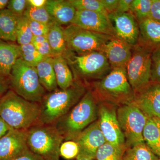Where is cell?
Listing matches in <instances>:
<instances>
[{"label": "cell", "mask_w": 160, "mask_h": 160, "mask_svg": "<svg viewBox=\"0 0 160 160\" xmlns=\"http://www.w3.org/2000/svg\"><path fill=\"white\" fill-rule=\"evenodd\" d=\"M41 105L21 97L9 90L0 98V117L10 127L28 130L39 124Z\"/></svg>", "instance_id": "obj_1"}, {"label": "cell", "mask_w": 160, "mask_h": 160, "mask_svg": "<svg viewBox=\"0 0 160 160\" xmlns=\"http://www.w3.org/2000/svg\"><path fill=\"white\" fill-rule=\"evenodd\" d=\"M90 90L98 103H109L118 107L130 104L134 94L125 67L112 69L100 81L94 82Z\"/></svg>", "instance_id": "obj_2"}, {"label": "cell", "mask_w": 160, "mask_h": 160, "mask_svg": "<svg viewBox=\"0 0 160 160\" xmlns=\"http://www.w3.org/2000/svg\"><path fill=\"white\" fill-rule=\"evenodd\" d=\"M86 92V86L74 82L66 89H56L46 95L41 102L39 124L51 125L67 114Z\"/></svg>", "instance_id": "obj_3"}, {"label": "cell", "mask_w": 160, "mask_h": 160, "mask_svg": "<svg viewBox=\"0 0 160 160\" xmlns=\"http://www.w3.org/2000/svg\"><path fill=\"white\" fill-rule=\"evenodd\" d=\"M98 102L90 89L67 113L54 125L65 141L73 140L98 117Z\"/></svg>", "instance_id": "obj_4"}, {"label": "cell", "mask_w": 160, "mask_h": 160, "mask_svg": "<svg viewBox=\"0 0 160 160\" xmlns=\"http://www.w3.org/2000/svg\"><path fill=\"white\" fill-rule=\"evenodd\" d=\"M9 83L18 95L29 102L41 103L46 90L40 83L36 68L19 58L9 76Z\"/></svg>", "instance_id": "obj_5"}, {"label": "cell", "mask_w": 160, "mask_h": 160, "mask_svg": "<svg viewBox=\"0 0 160 160\" xmlns=\"http://www.w3.org/2000/svg\"><path fill=\"white\" fill-rule=\"evenodd\" d=\"M64 140L54 124H38L27 130L28 148L45 160H60V146Z\"/></svg>", "instance_id": "obj_6"}, {"label": "cell", "mask_w": 160, "mask_h": 160, "mask_svg": "<svg viewBox=\"0 0 160 160\" xmlns=\"http://www.w3.org/2000/svg\"><path fill=\"white\" fill-rule=\"evenodd\" d=\"M68 50L82 55L96 52H102L107 42L114 37L82 29L70 24L64 28Z\"/></svg>", "instance_id": "obj_7"}, {"label": "cell", "mask_w": 160, "mask_h": 160, "mask_svg": "<svg viewBox=\"0 0 160 160\" xmlns=\"http://www.w3.org/2000/svg\"><path fill=\"white\" fill-rule=\"evenodd\" d=\"M117 114L127 147L145 143L143 132L148 118L131 104L118 107Z\"/></svg>", "instance_id": "obj_8"}, {"label": "cell", "mask_w": 160, "mask_h": 160, "mask_svg": "<svg viewBox=\"0 0 160 160\" xmlns=\"http://www.w3.org/2000/svg\"><path fill=\"white\" fill-rule=\"evenodd\" d=\"M131 58L126 66L129 84L134 92L151 81L152 49L137 45L132 47Z\"/></svg>", "instance_id": "obj_9"}, {"label": "cell", "mask_w": 160, "mask_h": 160, "mask_svg": "<svg viewBox=\"0 0 160 160\" xmlns=\"http://www.w3.org/2000/svg\"><path fill=\"white\" fill-rule=\"evenodd\" d=\"M65 58L82 77L101 79L111 70L108 59L102 52L76 55L70 51Z\"/></svg>", "instance_id": "obj_10"}, {"label": "cell", "mask_w": 160, "mask_h": 160, "mask_svg": "<svg viewBox=\"0 0 160 160\" xmlns=\"http://www.w3.org/2000/svg\"><path fill=\"white\" fill-rule=\"evenodd\" d=\"M117 109L112 104L100 103L98 106L100 128L107 142L116 146H126L118 120Z\"/></svg>", "instance_id": "obj_11"}, {"label": "cell", "mask_w": 160, "mask_h": 160, "mask_svg": "<svg viewBox=\"0 0 160 160\" xmlns=\"http://www.w3.org/2000/svg\"><path fill=\"white\" fill-rule=\"evenodd\" d=\"M137 107L149 118H160V83L150 82L134 92L130 104Z\"/></svg>", "instance_id": "obj_12"}, {"label": "cell", "mask_w": 160, "mask_h": 160, "mask_svg": "<svg viewBox=\"0 0 160 160\" xmlns=\"http://www.w3.org/2000/svg\"><path fill=\"white\" fill-rule=\"evenodd\" d=\"M78 143L79 152L76 159H96L98 149L106 142L100 129L98 120L95 121L73 140Z\"/></svg>", "instance_id": "obj_13"}, {"label": "cell", "mask_w": 160, "mask_h": 160, "mask_svg": "<svg viewBox=\"0 0 160 160\" xmlns=\"http://www.w3.org/2000/svg\"><path fill=\"white\" fill-rule=\"evenodd\" d=\"M109 19L113 25L115 37L125 41L132 47L138 45L139 39L138 23L130 12L109 14Z\"/></svg>", "instance_id": "obj_14"}, {"label": "cell", "mask_w": 160, "mask_h": 160, "mask_svg": "<svg viewBox=\"0 0 160 160\" xmlns=\"http://www.w3.org/2000/svg\"><path fill=\"white\" fill-rule=\"evenodd\" d=\"M71 24L89 31L115 37L113 25L109 16L99 12L77 10Z\"/></svg>", "instance_id": "obj_15"}, {"label": "cell", "mask_w": 160, "mask_h": 160, "mask_svg": "<svg viewBox=\"0 0 160 160\" xmlns=\"http://www.w3.org/2000/svg\"><path fill=\"white\" fill-rule=\"evenodd\" d=\"M27 130L11 128L0 139V160H12L29 150Z\"/></svg>", "instance_id": "obj_16"}, {"label": "cell", "mask_w": 160, "mask_h": 160, "mask_svg": "<svg viewBox=\"0 0 160 160\" xmlns=\"http://www.w3.org/2000/svg\"><path fill=\"white\" fill-rule=\"evenodd\" d=\"M132 47L123 40L114 37L106 44L103 53L108 59L111 69L126 67L131 58Z\"/></svg>", "instance_id": "obj_17"}, {"label": "cell", "mask_w": 160, "mask_h": 160, "mask_svg": "<svg viewBox=\"0 0 160 160\" xmlns=\"http://www.w3.org/2000/svg\"><path fill=\"white\" fill-rule=\"evenodd\" d=\"M45 8L52 18L62 26L70 25L77 11L69 0H47Z\"/></svg>", "instance_id": "obj_18"}, {"label": "cell", "mask_w": 160, "mask_h": 160, "mask_svg": "<svg viewBox=\"0 0 160 160\" xmlns=\"http://www.w3.org/2000/svg\"><path fill=\"white\" fill-rule=\"evenodd\" d=\"M140 36L138 45L153 50L160 47V22L148 18L138 23Z\"/></svg>", "instance_id": "obj_19"}, {"label": "cell", "mask_w": 160, "mask_h": 160, "mask_svg": "<svg viewBox=\"0 0 160 160\" xmlns=\"http://www.w3.org/2000/svg\"><path fill=\"white\" fill-rule=\"evenodd\" d=\"M20 58L19 45L0 40V78L9 77L12 67Z\"/></svg>", "instance_id": "obj_20"}, {"label": "cell", "mask_w": 160, "mask_h": 160, "mask_svg": "<svg viewBox=\"0 0 160 160\" xmlns=\"http://www.w3.org/2000/svg\"><path fill=\"white\" fill-rule=\"evenodd\" d=\"M47 38L53 57L62 55L65 57L69 50L66 44L64 28L54 21L49 26Z\"/></svg>", "instance_id": "obj_21"}, {"label": "cell", "mask_w": 160, "mask_h": 160, "mask_svg": "<svg viewBox=\"0 0 160 160\" xmlns=\"http://www.w3.org/2000/svg\"><path fill=\"white\" fill-rule=\"evenodd\" d=\"M40 83L46 91L52 92L58 89L53 68V58H46L36 67Z\"/></svg>", "instance_id": "obj_22"}, {"label": "cell", "mask_w": 160, "mask_h": 160, "mask_svg": "<svg viewBox=\"0 0 160 160\" xmlns=\"http://www.w3.org/2000/svg\"><path fill=\"white\" fill-rule=\"evenodd\" d=\"M19 17L7 9L0 11V40L16 41L17 27Z\"/></svg>", "instance_id": "obj_23"}, {"label": "cell", "mask_w": 160, "mask_h": 160, "mask_svg": "<svg viewBox=\"0 0 160 160\" xmlns=\"http://www.w3.org/2000/svg\"><path fill=\"white\" fill-rule=\"evenodd\" d=\"M54 68L58 86L61 89H66L72 86L74 82L73 75L68 62L63 56L53 58Z\"/></svg>", "instance_id": "obj_24"}, {"label": "cell", "mask_w": 160, "mask_h": 160, "mask_svg": "<svg viewBox=\"0 0 160 160\" xmlns=\"http://www.w3.org/2000/svg\"><path fill=\"white\" fill-rule=\"evenodd\" d=\"M144 142L160 160V133L154 121L148 118L143 132Z\"/></svg>", "instance_id": "obj_25"}, {"label": "cell", "mask_w": 160, "mask_h": 160, "mask_svg": "<svg viewBox=\"0 0 160 160\" xmlns=\"http://www.w3.org/2000/svg\"><path fill=\"white\" fill-rule=\"evenodd\" d=\"M123 160H160L145 143L138 144L126 149Z\"/></svg>", "instance_id": "obj_26"}, {"label": "cell", "mask_w": 160, "mask_h": 160, "mask_svg": "<svg viewBox=\"0 0 160 160\" xmlns=\"http://www.w3.org/2000/svg\"><path fill=\"white\" fill-rule=\"evenodd\" d=\"M128 147L126 146H116L105 143L98 149L97 160H123V155Z\"/></svg>", "instance_id": "obj_27"}, {"label": "cell", "mask_w": 160, "mask_h": 160, "mask_svg": "<svg viewBox=\"0 0 160 160\" xmlns=\"http://www.w3.org/2000/svg\"><path fill=\"white\" fill-rule=\"evenodd\" d=\"M152 0H132L129 12L138 23L149 18Z\"/></svg>", "instance_id": "obj_28"}, {"label": "cell", "mask_w": 160, "mask_h": 160, "mask_svg": "<svg viewBox=\"0 0 160 160\" xmlns=\"http://www.w3.org/2000/svg\"><path fill=\"white\" fill-rule=\"evenodd\" d=\"M33 37L29 20L24 15L20 17L16 30V41L18 45L22 46L30 44Z\"/></svg>", "instance_id": "obj_29"}, {"label": "cell", "mask_w": 160, "mask_h": 160, "mask_svg": "<svg viewBox=\"0 0 160 160\" xmlns=\"http://www.w3.org/2000/svg\"><path fill=\"white\" fill-rule=\"evenodd\" d=\"M19 49L20 58L26 62L35 67L45 58L39 53L32 43L19 46Z\"/></svg>", "instance_id": "obj_30"}, {"label": "cell", "mask_w": 160, "mask_h": 160, "mask_svg": "<svg viewBox=\"0 0 160 160\" xmlns=\"http://www.w3.org/2000/svg\"><path fill=\"white\" fill-rule=\"evenodd\" d=\"M23 15L29 20L44 23L49 26L54 21L45 7L40 8H33L29 6L28 4Z\"/></svg>", "instance_id": "obj_31"}, {"label": "cell", "mask_w": 160, "mask_h": 160, "mask_svg": "<svg viewBox=\"0 0 160 160\" xmlns=\"http://www.w3.org/2000/svg\"><path fill=\"white\" fill-rule=\"evenodd\" d=\"M77 10L95 12L109 16L100 0H69Z\"/></svg>", "instance_id": "obj_32"}, {"label": "cell", "mask_w": 160, "mask_h": 160, "mask_svg": "<svg viewBox=\"0 0 160 160\" xmlns=\"http://www.w3.org/2000/svg\"><path fill=\"white\" fill-rule=\"evenodd\" d=\"M79 152V147L78 143L73 140L63 142L60 146V156L65 159L76 158Z\"/></svg>", "instance_id": "obj_33"}, {"label": "cell", "mask_w": 160, "mask_h": 160, "mask_svg": "<svg viewBox=\"0 0 160 160\" xmlns=\"http://www.w3.org/2000/svg\"><path fill=\"white\" fill-rule=\"evenodd\" d=\"M151 81L160 83V47L152 52Z\"/></svg>", "instance_id": "obj_34"}, {"label": "cell", "mask_w": 160, "mask_h": 160, "mask_svg": "<svg viewBox=\"0 0 160 160\" xmlns=\"http://www.w3.org/2000/svg\"><path fill=\"white\" fill-rule=\"evenodd\" d=\"M28 6L27 0H10L6 9L18 16H22Z\"/></svg>", "instance_id": "obj_35"}, {"label": "cell", "mask_w": 160, "mask_h": 160, "mask_svg": "<svg viewBox=\"0 0 160 160\" xmlns=\"http://www.w3.org/2000/svg\"><path fill=\"white\" fill-rule=\"evenodd\" d=\"M29 21L30 29L33 36H47L49 31V25L31 20H29Z\"/></svg>", "instance_id": "obj_36"}, {"label": "cell", "mask_w": 160, "mask_h": 160, "mask_svg": "<svg viewBox=\"0 0 160 160\" xmlns=\"http://www.w3.org/2000/svg\"><path fill=\"white\" fill-rule=\"evenodd\" d=\"M37 51L44 58H53L48 40L41 44L33 45Z\"/></svg>", "instance_id": "obj_37"}, {"label": "cell", "mask_w": 160, "mask_h": 160, "mask_svg": "<svg viewBox=\"0 0 160 160\" xmlns=\"http://www.w3.org/2000/svg\"><path fill=\"white\" fill-rule=\"evenodd\" d=\"M106 12L109 14L116 12L118 6L119 0H100Z\"/></svg>", "instance_id": "obj_38"}, {"label": "cell", "mask_w": 160, "mask_h": 160, "mask_svg": "<svg viewBox=\"0 0 160 160\" xmlns=\"http://www.w3.org/2000/svg\"><path fill=\"white\" fill-rule=\"evenodd\" d=\"M149 18L160 22V0H152Z\"/></svg>", "instance_id": "obj_39"}, {"label": "cell", "mask_w": 160, "mask_h": 160, "mask_svg": "<svg viewBox=\"0 0 160 160\" xmlns=\"http://www.w3.org/2000/svg\"><path fill=\"white\" fill-rule=\"evenodd\" d=\"M132 0H119L117 13H126L129 12Z\"/></svg>", "instance_id": "obj_40"}, {"label": "cell", "mask_w": 160, "mask_h": 160, "mask_svg": "<svg viewBox=\"0 0 160 160\" xmlns=\"http://www.w3.org/2000/svg\"><path fill=\"white\" fill-rule=\"evenodd\" d=\"M12 160H45L29 149Z\"/></svg>", "instance_id": "obj_41"}, {"label": "cell", "mask_w": 160, "mask_h": 160, "mask_svg": "<svg viewBox=\"0 0 160 160\" xmlns=\"http://www.w3.org/2000/svg\"><path fill=\"white\" fill-rule=\"evenodd\" d=\"M11 128L2 118L0 117V139L4 136Z\"/></svg>", "instance_id": "obj_42"}, {"label": "cell", "mask_w": 160, "mask_h": 160, "mask_svg": "<svg viewBox=\"0 0 160 160\" xmlns=\"http://www.w3.org/2000/svg\"><path fill=\"white\" fill-rule=\"evenodd\" d=\"M47 0H27L28 5L33 8L45 7Z\"/></svg>", "instance_id": "obj_43"}, {"label": "cell", "mask_w": 160, "mask_h": 160, "mask_svg": "<svg viewBox=\"0 0 160 160\" xmlns=\"http://www.w3.org/2000/svg\"><path fill=\"white\" fill-rule=\"evenodd\" d=\"M47 40H48L47 36H33L32 43L33 45L41 44V43L44 42Z\"/></svg>", "instance_id": "obj_44"}, {"label": "cell", "mask_w": 160, "mask_h": 160, "mask_svg": "<svg viewBox=\"0 0 160 160\" xmlns=\"http://www.w3.org/2000/svg\"><path fill=\"white\" fill-rule=\"evenodd\" d=\"M9 2L8 0H0V11L6 9Z\"/></svg>", "instance_id": "obj_45"}, {"label": "cell", "mask_w": 160, "mask_h": 160, "mask_svg": "<svg viewBox=\"0 0 160 160\" xmlns=\"http://www.w3.org/2000/svg\"><path fill=\"white\" fill-rule=\"evenodd\" d=\"M151 119L154 121L160 133V118H154Z\"/></svg>", "instance_id": "obj_46"}, {"label": "cell", "mask_w": 160, "mask_h": 160, "mask_svg": "<svg viewBox=\"0 0 160 160\" xmlns=\"http://www.w3.org/2000/svg\"><path fill=\"white\" fill-rule=\"evenodd\" d=\"M76 160H94L90 159H76Z\"/></svg>", "instance_id": "obj_47"}, {"label": "cell", "mask_w": 160, "mask_h": 160, "mask_svg": "<svg viewBox=\"0 0 160 160\" xmlns=\"http://www.w3.org/2000/svg\"><path fill=\"white\" fill-rule=\"evenodd\" d=\"M2 92V90H1V89H0V92Z\"/></svg>", "instance_id": "obj_48"}, {"label": "cell", "mask_w": 160, "mask_h": 160, "mask_svg": "<svg viewBox=\"0 0 160 160\" xmlns=\"http://www.w3.org/2000/svg\"></svg>", "instance_id": "obj_49"}, {"label": "cell", "mask_w": 160, "mask_h": 160, "mask_svg": "<svg viewBox=\"0 0 160 160\" xmlns=\"http://www.w3.org/2000/svg\"></svg>", "instance_id": "obj_50"}]
</instances>
